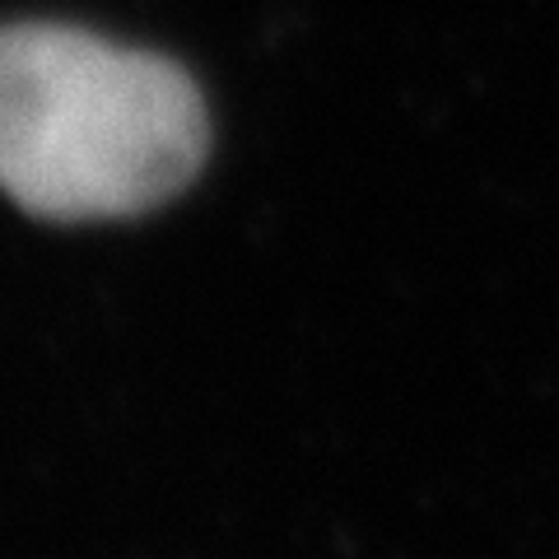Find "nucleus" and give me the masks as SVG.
<instances>
[{
	"instance_id": "1",
	"label": "nucleus",
	"mask_w": 559,
	"mask_h": 559,
	"mask_svg": "<svg viewBox=\"0 0 559 559\" xmlns=\"http://www.w3.org/2000/svg\"><path fill=\"white\" fill-rule=\"evenodd\" d=\"M205 154V98L182 66L66 24L0 28V191L28 215H145Z\"/></svg>"
}]
</instances>
